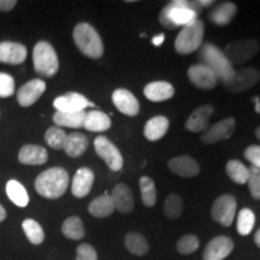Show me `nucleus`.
Segmentation results:
<instances>
[{
	"mask_svg": "<svg viewBox=\"0 0 260 260\" xmlns=\"http://www.w3.org/2000/svg\"><path fill=\"white\" fill-rule=\"evenodd\" d=\"M199 2H188V0H175L169 3L159 15V22L167 29H176L186 27L198 19L201 12Z\"/></svg>",
	"mask_w": 260,
	"mask_h": 260,
	"instance_id": "obj_1",
	"label": "nucleus"
},
{
	"mask_svg": "<svg viewBox=\"0 0 260 260\" xmlns=\"http://www.w3.org/2000/svg\"><path fill=\"white\" fill-rule=\"evenodd\" d=\"M69 186V174L63 168H51L35 180V190L46 199H58Z\"/></svg>",
	"mask_w": 260,
	"mask_h": 260,
	"instance_id": "obj_2",
	"label": "nucleus"
},
{
	"mask_svg": "<svg viewBox=\"0 0 260 260\" xmlns=\"http://www.w3.org/2000/svg\"><path fill=\"white\" fill-rule=\"evenodd\" d=\"M199 59L203 65H206L216 74L217 79L224 83H228L235 75V69L228 60L223 51L214 46L211 42H205L199 48Z\"/></svg>",
	"mask_w": 260,
	"mask_h": 260,
	"instance_id": "obj_3",
	"label": "nucleus"
},
{
	"mask_svg": "<svg viewBox=\"0 0 260 260\" xmlns=\"http://www.w3.org/2000/svg\"><path fill=\"white\" fill-rule=\"evenodd\" d=\"M74 41L84 56L99 59L104 54V44L99 32L89 23H79L74 29Z\"/></svg>",
	"mask_w": 260,
	"mask_h": 260,
	"instance_id": "obj_4",
	"label": "nucleus"
},
{
	"mask_svg": "<svg viewBox=\"0 0 260 260\" xmlns=\"http://www.w3.org/2000/svg\"><path fill=\"white\" fill-rule=\"evenodd\" d=\"M32 63L35 73L42 77H52L58 73L59 60L50 42L39 41L32 50Z\"/></svg>",
	"mask_w": 260,
	"mask_h": 260,
	"instance_id": "obj_5",
	"label": "nucleus"
},
{
	"mask_svg": "<svg viewBox=\"0 0 260 260\" xmlns=\"http://www.w3.org/2000/svg\"><path fill=\"white\" fill-rule=\"evenodd\" d=\"M205 24L200 19L182 28L175 40V50L180 54H190L199 50L204 44Z\"/></svg>",
	"mask_w": 260,
	"mask_h": 260,
	"instance_id": "obj_6",
	"label": "nucleus"
},
{
	"mask_svg": "<svg viewBox=\"0 0 260 260\" xmlns=\"http://www.w3.org/2000/svg\"><path fill=\"white\" fill-rule=\"evenodd\" d=\"M259 44L258 41L252 39H245V40L234 41L229 44L223 51L228 60L233 65H242L251 60L253 57L258 53Z\"/></svg>",
	"mask_w": 260,
	"mask_h": 260,
	"instance_id": "obj_7",
	"label": "nucleus"
},
{
	"mask_svg": "<svg viewBox=\"0 0 260 260\" xmlns=\"http://www.w3.org/2000/svg\"><path fill=\"white\" fill-rule=\"evenodd\" d=\"M94 148L96 154L106 162L107 167L112 171H119L123 168L124 160L121 152L106 136H98L94 140Z\"/></svg>",
	"mask_w": 260,
	"mask_h": 260,
	"instance_id": "obj_8",
	"label": "nucleus"
},
{
	"mask_svg": "<svg viewBox=\"0 0 260 260\" xmlns=\"http://www.w3.org/2000/svg\"><path fill=\"white\" fill-rule=\"evenodd\" d=\"M236 199L230 194L220 195L212 205L211 216L217 223L224 226H230L234 222L236 213Z\"/></svg>",
	"mask_w": 260,
	"mask_h": 260,
	"instance_id": "obj_9",
	"label": "nucleus"
},
{
	"mask_svg": "<svg viewBox=\"0 0 260 260\" xmlns=\"http://www.w3.org/2000/svg\"><path fill=\"white\" fill-rule=\"evenodd\" d=\"M260 79V73L254 68H243L235 70V75L224 87L233 93H241L254 87Z\"/></svg>",
	"mask_w": 260,
	"mask_h": 260,
	"instance_id": "obj_10",
	"label": "nucleus"
},
{
	"mask_svg": "<svg viewBox=\"0 0 260 260\" xmlns=\"http://www.w3.org/2000/svg\"><path fill=\"white\" fill-rule=\"evenodd\" d=\"M235 119L233 117L222 119V121L214 123L213 125L209 126V129L205 130L201 135V141L204 144H216V142L222 141V140L229 139L235 130Z\"/></svg>",
	"mask_w": 260,
	"mask_h": 260,
	"instance_id": "obj_11",
	"label": "nucleus"
},
{
	"mask_svg": "<svg viewBox=\"0 0 260 260\" xmlns=\"http://www.w3.org/2000/svg\"><path fill=\"white\" fill-rule=\"evenodd\" d=\"M188 77L195 87L200 89H213L218 83L216 74L203 64H195L188 69Z\"/></svg>",
	"mask_w": 260,
	"mask_h": 260,
	"instance_id": "obj_12",
	"label": "nucleus"
},
{
	"mask_svg": "<svg viewBox=\"0 0 260 260\" xmlns=\"http://www.w3.org/2000/svg\"><path fill=\"white\" fill-rule=\"evenodd\" d=\"M234 249V241L228 236H217L207 243L203 254L204 260H224Z\"/></svg>",
	"mask_w": 260,
	"mask_h": 260,
	"instance_id": "obj_13",
	"label": "nucleus"
},
{
	"mask_svg": "<svg viewBox=\"0 0 260 260\" xmlns=\"http://www.w3.org/2000/svg\"><path fill=\"white\" fill-rule=\"evenodd\" d=\"M53 106L59 112H80L84 111L88 106H93V104L82 94L71 92L56 98Z\"/></svg>",
	"mask_w": 260,
	"mask_h": 260,
	"instance_id": "obj_14",
	"label": "nucleus"
},
{
	"mask_svg": "<svg viewBox=\"0 0 260 260\" xmlns=\"http://www.w3.org/2000/svg\"><path fill=\"white\" fill-rule=\"evenodd\" d=\"M112 103L123 115L134 117L140 112V104L134 94L124 88H118L112 93Z\"/></svg>",
	"mask_w": 260,
	"mask_h": 260,
	"instance_id": "obj_15",
	"label": "nucleus"
},
{
	"mask_svg": "<svg viewBox=\"0 0 260 260\" xmlns=\"http://www.w3.org/2000/svg\"><path fill=\"white\" fill-rule=\"evenodd\" d=\"M46 90V83L40 79H35L27 82L17 92V102L23 107H29L39 100Z\"/></svg>",
	"mask_w": 260,
	"mask_h": 260,
	"instance_id": "obj_16",
	"label": "nucleus"
},
{
	"mask_svg": "<svg viewBox=\"0 0 260 260\" xmlns=\"http://www.w3.org/2000/svg\"><path fill=\"white\" fill-rule=\"evenodd\" d=\"M213 106L210 104H205V105L195 109L186 122L187 130L191 133H201L209 129L210 118L213 115Z\"/></svg>",
	"mask_w": 260,
	"mask_h": 260,
	"instance_id": "obj_17",
	"label": "nucleus"
},
{
	"mask_svg": "<svg viewBox=\"0 0 260 260\" xmlns=\"http://www.w3.org/2000/svg\"><path fill=\"white\" fill-rule=\"evenodd\" d=\"M168 167L174 174L186 178L197 176L200 172L199 162L189 155H180V157L171 158L168 162Z\"/></svg>",
	"mask_w": 260,
	"mask_h": 260,
	"instance_id": "obj_18",
	"label": "nucleus"
},
{
	"mask_svg": "<svg viewBox=\"0 0 260 260\" xmlns=\"http://www.w3.org/2000/svg\"><path fill=\"white\" fill-rule=\"evenodd\" d=\"M27 58V47L18 42H0V61L2 63L17 65L23 63Z\"/></svg>",
	"mask_w": 260,
	"mask_h": 260,
	"instance_id": "obj_19",
	"label": "nucleus"
},
{
	"mask_svg": "<svg viewBox=\"0 0 260 260\" xmlns=\"http://www.w3.org/2000/svg\"><path fill=\"white\" fill-rule=\"evenodd\" d=\"M94 183V172L88 168L77 170L71 183V193L76 198H84L89 194Z\"/></svg>",
	"mask_w": 260,
	"mask_h": 260,
	"instance_id": "obj_20",
	"label": "nucleus"
},
{
	"mask_svg": "<svg viewBox=\"0 0 260 260\" xmlns=\"http://www.w3.org/2000/svg\"><path fill=\"white\" fill-rule=\"evenodd\" d=\"M144 94L151 102L160 103L171 99L175 94V88L167 81H154L145 87Z\"/></svg>",
	"mask_w": 260,
	"mask_h": 260,
	"instance_id": "obj_21",
	"label": "nucleus"
},
{
	"mask_svg": "<svg viewBox=\"0 0 260 260\" xmlns=\"http://www.w3.org/2000/svg\"><path fill=\"white\" fill-rule=\"evenodd\" d=\"M111 198L115 204L116 210L122 213H130L134 210V197L132 189L124 183L116 184L112 189Z\"/></svg>",
	"mask_w": 260,
	"mask_h": 260,
	"instance_id": "obj_22",
	"label": "nucleus"
},
{
	"mask_svg": "<svg viewBox=\"0 0 260 260\" xmlns=\"http://www.w3.org/2000/svg\"><path fill=\"white\" fill-rule=\"evenodd\" d=\"M48 153L41 146L25 145L19 149L18 160L24 165H42L47 161Z\"/></svg>",
	"mask_w": 260,
	"mask_h": 260,
	"instance_id": "obj_23",
	"label": "nucleus"
},
{
	"mask_svg": "<svg viewBox=\"0 0 260 260\" xmlns=\"http://www.w3.org/2000/svg\"><path fill=\"white\" fill-rule=\"evenodd\" d=\"M236 12L237 8L234 3L223 2L219 3L213 10H211L209 14V18L213 24L219 25V27H224V25H228L233 21Z\"/></svg>",
	"mask_w": 260,
	"mask_h": 260,
	"instance_id": "obj_24",
	"label": "nucleus"
},
{
	"mask_svg": "<svg viewBox=\"0 0 260 260\" xmlns=\"http://www.w3.org/2000/svg\"><path fill=\"white\" fill-rule=\"evenodd\" d=\"M88 148V138L81 133H71L67 136L63 151L71 158H79Z\"/></svg>",
	"mask_w": 260,
	"mask_h": 260,
	"instance_id": "obj_25",
	"label": "nucleus"
},
{
	"mask_svg": "<svg viewBox=\"0 0 260 260\" xmlns=\"http://www.w3.org/2000/svg\"><path fill=\"white\" fill-rule=\"evenodd\" d=\"M169 119L164 116H155L147 121L144 129L145 138L149 141H158L168 133Z\"/></svg>",
	"mask_w": 260,
	"mask_h": 260,
	"instance_id": "obj_26",
	"label": "nucleus"
},
{
	"mask_svg": "<svg viewBox=\"0 0 260 260\" xmlns=\"http://www.w3.org/2000/svg\"><path fill=\"white\" fill-rule=\"evenodd\" d=\"M110 126H111V119L106 113L98 111V110H92V111L86 113L83 128L89 130V132H106L110 129Z\"/></svg>",
	"mask_w": 260,
	"mask_h": 260,
	"instance_id": "obj_27",
	"label": "nucleus"
},
{
	"mask_svg": "<svg viewBox=\"0 0 260 260\" xmlns=\"http://www.w3.org/2000/svg\"><path fill=\"white\" fill-rule=\"evenodd\" d=\"M115 210L116 207L115 204H113L111 195L107 194L100 195V197L95 198L88 206L89 213L93 217H95V218H105V217L111 216L115 212Z\"/></svg>",
	"mask_w": 260,
	"mask_h": 260,
	"instance_id": "obj_28",
	"label": "nucleus"
},
{
	"mask_svg": "<svg viewBox=\"0 0 260 260\" xmlns=\"http://www.w3.org/2000/svg\"><path fill=\"white\" fill-rule=\"evenodd\" d=\"M86 111L80 112H59L57 111L53 115V122L58 128L65 126V128L79 129L82 128L86 118Z\"/></svg>",
	"mask_w": 260,
	"mask_h": 260,
	"instance_id": "obj_29",
	"label": "nucleus"
},
{
	"mask_svg": "<svg viewBox=\"0 0 260 260\" xmlns=\"http://www.w3.org/2000/svg\"><path fill=\"white\" fill-rule=\"evenodd\" d=\"M124 246L132 254L142 256L147 254L149 251V245L146 237L140 233H129L125 235Z\"/></svg>",
	"mask_w": 260,
	"mask_h": 260,
	"instance_id": "obj_30",
	"label": "nucleus"
},
{
	"mask_svg": "<svg viewBox=\"0 0 260 260\" xmlns=\"http://www.w3.org/2000/svg\"><path fill=\"white\" fill-rule=\"evenodd\" d=\"M61 233L64 234L65 237L74 240V241L82 240L86 235L82 220L77 216H71L64 220L63 225H61Z\"/></svg>",
	"mask_w": 260,
	"mask_h": 260,
	"instance_id": "obj_31",
	"label": "nucleus"
},
{
	"mask_svg": "<svg viewBox=\"0 0 260 260\" xmlns=\"http://www.w3.org/2000/svg\"><path fill=\"white\" fill-rule=\"evenodd\" d=\"M6 194L9 199L19 207H25L29 204V195L23 187V184L18 181L11 180L6 184Z\"/></svg>",
	"mask_w": 260,
	"mask_h": 260,
	"instance_id": "obj_32",
	"label": "nucleus"
},
{
	"mask_svg": "<svg viewBox=\"0 0 260 260\" xmlns=\"http://www.w3.org/2000/svg\"><path fill=\"white\" fill-rule=\"evenodd\" d=\"M225 171L228 176L232 178V181L235 182V183L245 184L248 181L249 169L237 159H232V160L226 162Z\"/></svg>",
	"mask_w": 260,
	"mask_h": 260,
	"instance_id": "obj_33",
	"label": "nucleus"
},
{
	"mask_svg": "<svg viewBox=\"0 0 260 260\" xmlns=\"http://www.w3.org/2000/svg\"><path fill=\"white\" fill-rule=\"evenodd\" d=\"M140 190H141V199L145 206L153 207L157 201V189L153 180L148 176L140 178Z\"/></svg>",
	"mask_w": 260,
	"mask_h": 260,
	"instance_id": "obj_34",
	"label": "nucleus"
},
{
	"mask_svg": "<svg viewBox=\"0 0 260 260\" xmlns=\"http://www.w3.org/2000/svg\"><path fill=\"white\" fill-rule=\"evenodd\" d=\"M23 232L27 239L32 245H41L45 240V233L42 226L34 219H25L22 223Z\"/></svg>",
	"mask_w": 260,
	"mask_h": 260,
	"instance_id": "obj_35",
	"label": "nucleus"
},
{
	"mask_svg": "<svg viewBox=\"0 0 260 260\" xmlns=\"http://www.w3.org/2000/svg\"><path fill=\"white\" fill-rule=\"evenodd\" d=\"M183 212V200L178 194L171 193L165 199L164 203V214L170 219L180 218Z\"/></svg>",
	"mask_w": 260,
	"mask_h": 260,
	"instance_id": "obj_36",
	"label": "nucleus"
},
{
	"mask_svg": "<svg viewBox=\"0 0 260 260\" xmlns=\"http://www.w3.org/2000/svg\"><path fill=\"white\" fill-rule=\"evenodd\" d=\"M255 224V214L252 210L242 209L237 216V232L240 235L247 236L251 234Z\"/></svg>",
	"mask_w": 260,
	"mask_h": 260,
	"instance_id": "obj_37",
	"label": "nucleus"
},
{
	"mask_svg": "<svg viewBox=\"0 0 260 260\" xmlns=\"http://www.w3.org/2000/svg\"><path fill=\"white\" fill-rule=\"evenodd\" d=\"M67 136L68 135L65 134L64 130L58 128V126H51V128L47 129L46 134H45V141H46V144L51 148L59 151V149L64 148Z\"/></svg>",
	"mask_w": 260,
	"mask_h": 260,
	"instance_id": "obj_38",
	"label": "nucleus"
},
{
	"mask_svg": "<svg viewBox=\"0 0 260 260\" xmlns=\"http://www.w3.org/2000/svg\"><path fill=\"white\" fill-rule=\"evenodd\" d=\"M200 241L198 239L197 235H191V234H188V235H183L178 240L176 243V249L178 253L181 254H191L199 248Z\"/></svg>",
	"mask_w": 260,
	"mask_h": 260,
	"instance_id": "obj_39",
	"label": "nucleus"
},
{
	"mask_svg": "<svg viewBox=\"0 0 260 260\" xmlns=\"http://www.w3.org/2000/svg\"><path fill=\"white\" fill-rule=\"evenodd\" d=\"M249 169V177L247 183L249 187V193L255 200H260V169L251 167Z\"/></svg>",
	"mask_w": 260,
	"mask_h": 260,
	"instance_id": "obj_40",
	"label": "nucleus"
},
{
	"mask_svg": "<svg viewBox=\"0 0 260 260\" xmlns=\"http://www.w3.org/2000/svg\"><path fill=\"white\" fill-rule=\"evenodd\" d=\"M15 93V80L11 75L0 73V98H9Z\"/></svg>",
	"mask_w": 260,
	"mask_h": 260,
	"instance_id": "obj_41",
	"label": "nucleus"
},
{
	"mask_svg": "<svg viewBox=\"0 0 260 260\" xmlns=\"http://www.w3.org/2000/svg\"><path fill=\"white\" fill-rule=\"evenodd\" d=\"M76 260H98L96 251L88 243H82L76 249Z\"/></svg>",
	"mask_w": 260,
	"mask_h": 260,
	"instance_id": "obj_42",
	"label": "nucleus"
},
{
	"mask_svg": "<svg viewBox=\"0 0 260 260\" xmlns=\"http://www.w3.org/2000/svg\"><path fill=\"white\" fill-rule=\"evenodd\" d=\"M245 158L252 164V167L260 169V146L252 145L246 148Z\"/></svg>",
	"mask_w": 260,
	"mask_h": 260,
	"instance_id": "obj_43",
	"label": "nucleus"
},
{
	"mask_svg": "<svg viewBox=\"0 0 260 260\" xmlns=\"http://www.w3.org/2000/svg\"><path fill=\"white\" fill-rule=\"evenodd\" d=\"M16 5H17L16 0H0V11H11Z\"/></svg>",
	"mask_w": 260,
	"mask_h": 260,
	"instance_id": "obj_44",
	"label": "nucleus"
},
{
	"mask_svg": "<svg viewBox=\"0 0 260 260\" xmlns=\"http://www.w3.org/2000/svg\"><path fill=\"white\" fill-rule=\"evenodd\" d=\"M164 39H165L164 34H158L152 39V42H153L154 46H161V44L164 42Z\"/></svg>",
	"mask_w": 260,
	"mask_h": 260,
	"instance_id": "obj_45",
	"label": "nucleus"
},
{
	"mask_svg": "<svg viewBox=\"0 0 260 260\" xmlns=\"http://www.w3.org/2000/svg\"><path fill=\"white\" fill-rule=\"evenodd\" d=\"M213 0H200L199 4L201 5V8H207V6L212 5L213 4Z\"/></svg>",
	"mask_w": 260,
	"mask_h": 260,
	"instance_id": "obj_46",
	"label": "nucleus"
},
{
	"mask_svg": "<svg viewBox=\"0 0 260 260\" xmlns=\"http://www.w3.org/2000/svg\"><path fill=\"white\" fill-rule=\"evenodd\" d=\"M253 102H254V105H255V111L260 113V99H259V96L253 98Z\"/></svg>",
	"mask_w": 260,
	"mask_h": 260,
	"instance_id": "obj_47",
	"label": "nucleus"
},
{
	"mask_svg": "<svg viewBox=\"0 0 260 260\" xmlns=\"http://www.w3.org/2000/svg\"><path fill=\"white\" fill-rule=\"evenodd\" d=\"M254 242H255V245L260 248V228L258 230H256V233L254 235Z\"/></svg>",
	"mask_w": 260,
	"mask_h": 260,
	"instance_id": "obj_48",
	"label": "nucleus"
},
{
	"mask_svg": "<svg viewBox=\"0 0 260 260\" xmlns=\"http://www.w3.org/2000/svg\"><path fill=\"white\" fill-rule=\"evenodd\" d=\"M5 218H6V211H5L4 207L0 205V222L5 220Z\"/></svg>",
	"mask_w": 260,
	"mask_h": 260,
	"instance_id": "obj_49",
	"label": "nucleus"
},
{
	"mask_svg": "<svg viewBox=\"0 0 260 260\" xmlns=\"http://www.w3.org/2000/svg\"><path fill=\"white\" fill-rule=\"evenodd\" d=\"M255 135H256V138H258V139L260 140V126H258V128H256V130H255Z\"/></svg>",
	"mask_w": 260,
	"mask_h": 260,
	"instance_id": "obj_50",
	"label": "nucleus"
}]
</instances>
